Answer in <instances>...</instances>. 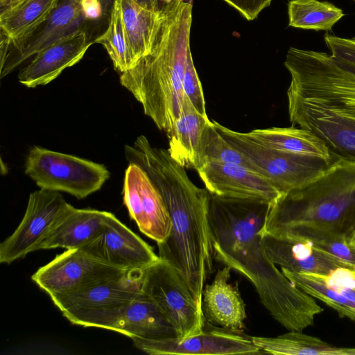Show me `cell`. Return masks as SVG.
I'll return each mask as SVG.
<instances>
[{"instance_id": "6da1fadb", "label": "cell", "mask_w": 355, "mask_h": 355, "mask_svg": "<svg viewBox=\"0 0 355 355\" xmlns=\"http://www.w3.org/2000/svg\"><path fill=\"white\" fill-rule=\"evenodd\" d=\"M271 204L210 193L208 220L215 260L254 285L261 303L288 331H302L322 312L314 297L295 286L267 257L261 234Z\"/></svg>"}, {"instance_id": "7a4b0ae2", "label": "cell", "mask_w": 355, "mask_h": 355, "mask_svg": "<svg viewBox=\"0 0 355 355\" xmlns=\"http://www.w3.org/2000/svg\"><path fill=\"white\" fill-rule=\"evenodd\" d=\"M128 161L141 167L161 193L171 227L166 239L157 243L159 257L186 279L202 309V293L215 259L208 208L210 193L197 187L185 167L166 149L153 146L147 138L130 150Z\"/></svg>"}, {"instance_id": "3957f363", "label": "cell", "mask_w": 355, "mask_h": 355, "mask_svg": "<svg viewBox=\"0 0 355 355\" xmlns=\"http://www.w3.org/2000/svg\"><path fill=\"white\" fill-rule=\"evenodd\" d=\"M284 65L292 124L319 137L334 157L355 160V79L324 52L295 49Z\"/></svg>"}, {"instance_id": "277c9868", "label": "cell", "mask_w": 355, "mask_h": 355, "mask_svg": "<svg viewBox=\"0 0 355 355\" xmlns=\"http://www.w3.org/2000/svg\"><path fill=\"white\" fill-rule=\"evenodd\" d=\"M192 8L185 0L163 3L162 21L150 52L119 78L144 114L166 135L183 110L182 81L190 48Z\"/></svg>"}, {"instance_id": "5b68a950", "label": "cell", "mask_w": 355, "mask_h": 355, "mask_svg": "<svg viewBox=\"0 0 355 355\" xmlns=\"http://www.w3.org/2000/svg\"><path fill=\"white\" fill-rule=\"evenodd\" d=\"M355 224V160L336 158L323 173L271 204L263 231L307 241L346 236Z\"/></svg>"}, {"instance_id": "8992f818", "label": "cell", "mask_w": 355, "mask_h": 355, "mask_svg": "<svg viewBox=\"0 0 355 355\" xmlns=\"http://www.w3.org/2000/svg\"><path fill=\"white\" fill-rule=\"evenodd\" d=\"M114 0H60L48 17L16 41L1 35L0 77L54 42L85 33L92 41L108 26Z\"/></svg>"}, {"instance_id": "52a82bcc", "label": "cell", "mask_w": 355, "mask_h": 355, "mask_svg": "<svg viewBox=\"0 0 355 355\" xmlns=\"http://www.w3.org/2000/svg\"><path fill=\"white\" fill-rule=\"evenodd\" d=\"M213 123L218 131L250 162L254 170L268 178L282 193L298 188L326 171L336 158L297 155L277 150L239 132Z\"/></svg>"}, {"instance_id": "ba28073f", "label": "cell", "mask_w": 355, "mask_h": 355, "mask_svg": "<svg viewBox=\"0 0 355 355\" xmlns=\"http://www.w3.org/2000/svg\"><path fill=\"white\" fill-rule=\"evenodd\" d=\"M25 173L40 189L78 199L99 190L110 177L103 164L39 146L29 150Z\"/></svg>"}, {"instance_id": "9c48e42d", "label": "cell", "mask_w": 355, "mask_h": 355, "mask_svg": "<svg viewBox=\"0 0 355 355\" xmlns=\"http://www.w3.org/2000/svg\"><path fill=\"white\" fill-rule=\"evenodd\" d=\"M142 291L174 327L178 338L202 331V309L184 277L166 261L159 259L144 271Z\"/></svg>"}, {"instance_id": "30bf717a", "label": "cell", "mask_w": 355, "mask_h": 355, "mask_svg": "<svg viewBox=\"0 0 355 355\" xmlns=\"http://www.w3.org/2000/svg\"><path fill=\"white\" fill-rule=\"evenodd\" d=\"M62 315L73 324L112 330L131 339L178 338L174 327L145 293L119 306L70 311Z\"/></svg>"}, {"instance_id": "8fae6325", "label": "cell", "mask_w": 355, "mask_h": 355, "mask_svg": "<svg viewBox=\"0 0 355 355\" xmlns=\"http://www.w3.org/2000/svg\"><path fill=\"white\" fill-rule=\"evenodd\" d=\"M128 271L115 268L83 248L66 250L40 268L32 280L50 297L85 289Z\"/></svg>"}, {"instance_id": "7c38bea8", "label": "cell", "mask_w": 355, "mask_h": 355, "mask_svg": "<svg viewBox=\"0 0 355 355\" xmlns=\"http://www.w3.org/2000/svg\"><path fill=\"white\" fill-rule=\"evenodd\" d=\"M134 345L151 355H230L261 354L252 337L243 330L216 326L205 320L202 331L180 339L132 338Z\"/></svg>"}, {"instance_id": "4fadbf2b", "label": "cell", "mask_w": 355, "mask_h": 355, "mask_svg": "<svg viewBox=\"0 0 355 355\" xmlns=\"http://www.w3.org/2000/svg\"><path fill=\"white\" fill-rule=\"evenodd\" d=\"M68 205L60 192L43 189L32 192L21 223L0 244V263L10 264L37 250Z\"/></svg>"}, {"instance_id": "5bb4252c", "label": "cell", "mask_w": 355, "mask_h": 355, "mask_svg": "<svg viewBox=\"0 0 355 355\" xmlns=\"http://www.w3.org/2000/svg\"><path fill=\"white\" fill-rule=\"evenodd\" d=\"M123 202L141 232L157 243L168 236L171 227L163 198L146 171L129 163L125 173Z\"/></svg>"}, {"instance_id": "9a60e30c", "label": "cell", "mask_w": 355, "mask_h": 355, "mask_svg": "<svg viewBox=\"0 0 355 355\" xmlns=\"http://www.w3.org/2000/svg\"><path fill=\"white\" fill-rule=\"evenodd\" d=\"M83 248L125 271L144 270L160 259L150 245L109 211L101 232Z\"/></svg>"}, {"instance_id": "2e32d148", "label": "cell", "mask_w": 355, "mask_h": 355, "mask_svg": "<svg viewBox=\"0 0 355 355\" xmlns=\"http://www.w3.org/2000/svg\"><path fill=\"white\" fill-rule=\"evenodd\" d=\"M197 171L205 189L220 197L272 204L282 195L268 178L243 165L208 159Z\"/></svg>"}, {"instance_id": "e0dca14e", "label": "cell", "mask_w": 355, "mask_h": 355, "mask_svg": "<svg viewBox=\"0 0 355 355\" xmlns=\"http://www.w3.org/2000/svg\"><path fill=\"white\" fill-rule=\"evenodd\" d=\"M144 270H130L85 289L50 297L62 313L119 306L144 295Z\"/></svg>"}, {"instance_id": "ac0fdd59", "label": "cell", "mask_w": 355, "mask_h": 355, "mask_svg": "<svg viewBox=\"0 0 355 355\" xmlns=\"http://www.w3.org/2000/svg\"><path fill=\"white\" fill-rule=\"evenodd\" d=\"M261 243L273 263L292 272L328 275L339 267L354 269L302 238L263 230Z\"/></svg>"}, {"instance_id": "d6986e66", "label": "cell", "mask_w": 355, "mask_h": 355, "mask_svg": "<svg viewBox=\"0 0 355 355\" xmlns=\"http://www.w3.org/2000/svg\"><path fill=\"white\" fill-rule=\"evenodd\" d=\"M92 44L94 42L85 33L54 42L35 54L31 62L19 71V82L28 87L49 83L66 68L78 62Z\"/></svg>"}, {"instance_id": "ffe728a7", "label": "cell", "mask_w": 355, "mask_h": 355, "mask_svg": "<svg viewBox=\"0 0 355 355\" xmlns=\"http://www.w3.org/2000/svg\"><path fill=\"white\" fill-rule=\"evenodd\" d=\"M231 268L219 269L202 293V311L209 323L236 330L245 329V304L237 284L229 283Z\"/></svg>"}, {"instance_id": "44dd1931", "label": "cell", "mask_w": 355, "mask_h": 355, "mask_svg": "<svg viewBox=\"0 0 355 355\" xmlns=\"http://www.w3.org/2000/svg\"><path fill=\"white\" fill-rule=\"evenodd\" d=\"M105 211L77 209L70 204L58 217L37 250L85 247L101 232Z\"/></svg>"}, {"instance_id": "7402d4cb", "label": "cell", "mask_w": 355, "mask_h": 355, "mask_svg": "<svg viewBox=\"0 0 355 355\" xmlns=\"http://www.w3.org/2000/svg\"><path fill=\"white\" fill-rule=\"evenodd\" d=\"M210 121L208 116L200 114L184 99L183 110L167 135L169 138L167 150L173 159L185 168L198 171L205 162L202 140Z\"/></svg>"}, {"instance_id": "603a6c76", "label": "cell", "mask_w": 355, "mask_h": 355, "mask_svg": "<svg viewBox=\"0 0 355 355\" xmlns=\"http://www.w3.org/2000/svg\"><path fill=\"white\" fill-rule=\"evenodd\" d=\"M246 134L259 144L277 150L328 159L336 158L319 137L300 127L255 129Z\"/></svg>"}, {"instance_id": "cb8c5ba5", "label": "cell", "mask_w": 355, "mask_h": 355, "mask_svg": "<svg viewBox=\"0 0 355 355\" xmlns=\"http://www.w3.org/2000/svg\"><path fill=\"white\" fill-rule=\"evenodd\" d=\"M120 2L125 33L137 64L150 52L162 21V13L161 10L154 12L146 9L132 0Z\"/></svg>"}, {"instance_id": "d4e9b609", "label": "cell", "mask_w": 355, "mask_h": 355, "mask_svg": "<svg viewBox=\"0 0 355 355\" xmlns=\"http://www.w3.org/2000/svg\"><path fill=\"white\" fill-rule=\"evenodd\" d=\"M252 340L262 353L275 355H355V347H336L299 331L276 337L252 336Z\"/></svg>"}, {"instance_id": "484cf974", "label": "cell", "mask_w": 355, "mask_h": 355, "mask_svg": "<svg viewBox=\"0 0 355 355\" xmlns=\"http://www.w3.org/2000/svg\"><path fill=\"white\" fill-rule=\"evenodd\" d=\"M60 0H20L1 8V35L8 41H16L41 24Z\"/></svg>"}, {"instance_id": "4316f807", "label": "cell", "mask_w": 355, "mask_h": 355, "mask_svg": "<svg viewBox=\"0 0 355 355\" xmlns=\"http://www.w3.org/2000/svg\"><path fill=\"white\" fill-rule=\"evenodd\" d=\"M288 15L289 26L315 31H330L344 16L340 8L318 0H290Z\"/></svg>"}, {"instance_id": "83f0119b", "label": "cell", "mask_w": 355, "mask_h": 355, "mask_svg": "<svg viewBox=\"0 0 355 355\" xmlns=\"http://www.w3.org/2000/svg\"><path fill=\"white\" fill-rule=\"evenodd\" d=\"M94 44L103 46L114 69L121 73L135 66L124 30L120 0H114L108 26Z\"/></svg>"}, {"instance_id": "f1b7e54d", "label": "cell", "mask_w": 355, "mask_h": 355, "mask_svg": "<svg viewBox=\"0 0 355 355\" xmlns=\"http://www.w3.org/2000/svg\"><path fill=\"white\" fill-rule=\"evenodd\" d=\"M282 273L297 287L334 309L340 318L355 321V308L350 300L329 287L315 274L295 272L282 268Z\"/></svg>"}, {"instance_id": "f546056e", "label": "cell", "mask_w": 355, "mask_h": 355, "mask_svg": "<svg viewBox=\"0 0 355 355\" xmlns=\"http://www.w3.org/2000/svg\"><path fill=\"white\" fill-rule=\"evenodd\" d=\"M202 154L205 162L208 159H214L243 165L254 170L247 158L218 131L213 121H210L205 131L202 140Z\"/></svg>"}, {"instance_id": "4dcf8cb0", "label": "cell", "mask_w": 355, "mask_h": 355, "mask_svg": "<svg viewBox=\"0 0 355 355\" xmlns=\"http://www.w3.org/2000/svg\"><path fill=\"white\" fill-rule=\"evenodd\" d=\"M182 90L184 99L188 100L200 114L207 116L202 87L193 64L190 48L187 55Z\"/></svg>"}, {"instance_id": "1f68e13d", "label": "cell", "mask_w": 355, "mask_h": 355, "mask_svg": "<svg viewBox=\"0 0 355 355\" xmlns=\"http://www.w3.org/2000/svg\"><path fill=\"white\" fill-rule=\"evenodd\" d=\"M310 241L318 249L355 269V245L345 236H330Z\"/></svg>"}, {"instance_id": "d6a6232c", "label": "cell", "mask_w": 355, "mask_h": 355, "mask_svg": "<svg viewBox=\"0 0 355 355\" xmlns=\"http://www.w3.org/2000/svg\"><path fill=\"white\" fill-rule=\"evenodd\" d=\"M315 275L334 289L355 290V269L339 267L328 275Z\"/></svg>"}, {"instance_id": "836d02e7", "label": "cell", "mask_w": 355, "mask_h": 355, "mask_svg": "<svg viewBox=\"0 0 355 355\" xmlns=\"http://www.w3.org/2000/svg\"><path fill=\"white\" fill-rule=\"evenodd\" d=\"M235 8L248 21L256 19L259 13L269 6L272 0H223Z\"/></svg>"}, {"instance_id": "e575fe53", "label": "cell", "mask_w": 355, "mask_h": 355, "mask_svg": "<svg viewBox=\"0 0 355 355\" xmlns=\"http://www.w3.org/2000/svg\"><path fill=\"white\" fill-rule=\"evenodd\" d=\"M140 6L154 12L160 10L159 0H132Z\"/></svg>"}, {"instance_id": "d590c367", "label": "cell", "mask_w": 355, "mask_h": 355, "mask_svg": "<svg viewBox=\"0 0 355 355\" xmlns=\"http://www.w3.org/2000/svg\"><path fill=\"white\" fill-rule=\"evenodd\" d=\"M347 240L354 245H355V224L352 229L345 236Z\"/></svg>"}, {"instance_id": "8d00e7d4", "label": "cell", "mask_w": 355, "mask_h": 355, "mask_svg": "<svg viewBox=\"0 0 355 355\" xmlns=\"http://www.w3.org/2000/svg\"><path fill=\"white\" fill-rule=\"evenodd\" d=\"M19 1H20V0H7V1L3 6H1V8H3L6 7L10 6L17 3Z\"/></svg>"}, {"instance_id": "74e56055", "label": "cell", "mask_w": 355, "mask_h": 355, "mask_svg": "<svg viewBox=\"0 0 355 355\" xmlns=\"http://www.w3.org/2000/svg\"><path fill=\"white\" fill-rule=\"evenodd\" d=\"M168 1H170V0H159V8H160L161 5H162L163 3H164Z\"/></svg>"}, {"instance_id": "f35d334b", "label": "cell", "mask_w": 355, "mask_h": 355, "mask_svg": "<svg viewBox=\"0 0 355 355\" xmlns=\"http://www.w3.org/2000/svg\"><path fill=\"white\" fill-rule=\"evenodd\" d=\"M354 2H355V0H354Z\"/></svg>"}]
</instances>
